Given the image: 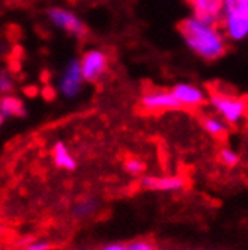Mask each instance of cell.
Listing matches in <instances>:
<instances>
[{
	"label": "cell",
	"mask_w": 248,
	"mask_h": 250,
	"mask_svg": "<svg viewBox=\"0 0 248 250\" xmlns=\"http://www.w3.org/2000/svg\"><path fill=\"white\" fill-rule=\"evenodd\" d=\"M220 27L229 42H241L248 38V11L224 8Z\"/></svg>",
	"instance_id": "5"
},
{
	"label": "cell",
	"mask_w": 248,
	"mask_h": 250,
	"mask_svg": "<svg viewBox=\"0 0 248 250\" xmlns=\"http://www.w3.org/2000/svg\"><path fill=\"white\" fill-rule=\"evenodd\" d=\"M84 83L86 80L81 73L80 59H71L62 69L56 83V89L60 97L66 100H74L81 94Z\"/></svg>",
	"instance_id": "4"
},
{
	"label": "cell",
	"mask_w": 248,
	"mask_h": 250,
	"mask_svg": "<svg viewBox=\"0 0 248 250\" xmlns=\"http://www.w3.org/2000/svg\"><path fill=\"white\" fill-rule=\"evenodd\" d=\"M48 249H50L48 241L37 240V241H30L29 244H26L21 250H48Z\"/></svg>",
	"instance_id": "19"
},
{
	"label": "cell",
	"mask_w": 248,
	"mask_h": 250,
	"mask_svg": "<svg viewBox=\"0 0 248 250\" xmlns=\"http://www.w3.org/2000/svg\"><path fill=\"white\" fill-rule=\"evenodd\" d=\"M51 157H53V163H55L56 167H59V169L74 170L77 167V162H76L74 155L71 154L69 148L63 144V142H56V144L53 145Z\"/></svg>",
	"instance_id": "12"
},
{
	"label": "cell",
	"mask_w": 248,
	"mask_h": 250,
	"mask_svg": "<svg viewBox=\"0 0 248 250\" xmlns=\"http://www.w3.org/2000/svg\"><path fill=\"white\" fill-rule=\"evenodd\" d=\"M80 66L86 83H96L107 73L109 55L101 48H89L81 55Z\"/></svg>",
	"instance_id": "6"
},
{
	"label": "cell",
	"mask_w": 248,
	"mask_h": 250,
	"mask_svg": "<svg viewBox=\"0 0 248 250\" xmlns=\"http://www.w3.org/2000/svg\"><path fill=\"white\" fill-rule=\"evenodd\" d=\"M172 92L179 103L181 109H197L203 105L209 95L206 94L205 89L200 86H196L192 83H178L172 87Z\"/></svg>",
	"instance_id": "8"
},
{
	"label": "cell",
	"mask_w": 248,
	"mask_h": 250,
	"mask_svg": "<svg viewBox=\"0 0 248 250\" xmlns=\"http://www.w3.org/2000/svg\"><path fill=\"white\" fill-rule=\"evenodd\" d=\"M208 101L215 115L221 116L229 125H238L248 116V103L239 95L218 89L209 94Z\"/></svg>",
	"instance_id": "2"
},
{
	"label": "cell",
	"mask_w": 248,
	"mask_h": 250,
	"mask_svg": "<svg viewBox=\"0 0 248 250\" xmlns=\"http://www.w3.org/2000/svg\"><path fill=\"white\" fill-rule=\"evenodd\" d=\"M27 115L26 104L21 98L17 95H2L0 98V121L5 124L14 118H24Z\"/></svg>",
	"instance_id": "11"
},
{
	"label": "cell",
	"mask_w": 248,
	"mask_h": 250,
	"mask_svg": "<svg viewBox=\"0 0 248 250\" xmlns=\"http://www.w3.org/2000/svg\"><path fill=\"white\" fill-rule=\"evenodd\" d=\"M192 15L208 24H218L224 12V0H188Z\"/></svg>",
	"instance_id": "9"
},
{
	"label": "cell",
	"mask_w": 248,
	"mask_h": 250,
	"mask_svg": "<svg viewBox=\"0 0 248 250\" xmlns=\"http://www.w3.org/2000/svg\"><path fill=\"white\" fill-rule=\"evenodd\" d=\"M200 124H202V128L212 137L215 139H221L224 137L227 133H229V128L230 125L218 115H205L202 119H200Z\"/></svg>",
	"instance_id": "13"
},
{
	"label": "cell",
	"mask_w": 248,
	"mask_h": 250,
	"mask_svg": "<svg viewBox=\"0 0 248 250\" xmlns=\"http://www.w3.org/2000/svg\"><path fill=\"white\" fill-rule=\"evenodd\" d=\"M47 20L56 29L71 35L74 38H84L87 29L84 21L77 14L63 6H51L47 9Z\"/></svg>",
	"instance_id": "3"
},
{
	"label": "cell",
	"mask_w": 248,
	"mask_h": 250,
	"mask_svg": "<svg viewBox=\"0 0 248 250\" xmlns=\"http://www.w3.org/2000/svg\"><path fill=\"white\" fill-rule=\"evenodd\" d=\"M98 208V202L92 198H86V199H80L74 207H73V216L78 220H84L92 217L96 212Z\"/></svg>",
	"instance_id": "14"
},
{
	"label": "cell",
	"mask_w": 248,
	"mask_h": 250,
	"mask_svg": "<svg viewBox=\"0 0 248 250\" xmlns=\"http://www.w3.org/2000/svg\"><path fill=\"white\" fill-rule=\"evenodd\" d=\"M141 186L146 190L174 193L185 187V180L179 175H166V176H145L141 180Z\"/></svg>",
	"instance_id": "10"
},
{
	"label": "cell",
	"mask_w": 248,
	"mask_h": 250,
	"mask_svg": "<svg viewBox=\"0 0 248 250\" xmlns=\"http://www.w3.org/2000/svg\"><path fill=\"white\" fill-rule=\"evenodd\" d=\"M178 29L185 45L200 59L214 62L226 55L229 41L218 24H208L190 15Z\"/></svg>",
	"instance_id": "1"
},
{
	"label": "cell",
	"mask_w": 248,
	"mask_h": 250,
	"mask_svg": "<svg viewBox=\"0 0 248 250\" xmlns=\"http://www.w3.org/2000/svg\"><path fill=\"white\" fill-rule=\"evenodd\" d=\"M123 169H125L127 173L133 175V176H138L143 173L145 170V163L141 162L140 158H135V157H131L128 158L125 163H123Z\"/></svg>",
	"instance_id": "16"
},
{
	"label": "cell",
	"mask_w": 248,
	"mask_h": 250,
	"mask_svg": "<svg viewBox=\"0 0 248 250\" xmlns=\"http://www.w3.org/2000/svg\"><path fill=\"white\" fill-rule=\"evenodd\" d=\"M12 91H14V80L11 74L6 73V71H2V74H0V92H2V95H9L12 94Z\"/></svg>",
	"instance_id": "17"
},
{
	"label": "cell",
	"mask_w": 248,
	"mask_h": 250,
	"mask_svg": "<svg viewBox=\"0 0 248 250\" xmlns=\"http://www.w3.org/2000/svg\"><path fill=\"white\" fill-rule=\"evenodd\" d=\"M101 250H127V244L112 243V244H105L104 247H101Z\"/></svg>",
	"instance_id": "20"
},
{
	"label": "cell",
	"mask_w": 248,
	"mask_h": 250,
	"mask_svg": "<svg viewBox=\"0 0 248 250\" xmlns=\"http://www.w3.org/2000/svg\"><path fill=\"white\" fill-rule=\"evenodd\" d=\"M127 250H158L151 241H146V240H137V241H133V243H128L127 244Z\"/></svg>",
	"instance_id": "18"
},
{
	"label": "cell",
	"mask_w": 248,
	"mask_h": 250,
	"mask_svg": "<svg viewBox=\"0 0 248 250\" xmlns=\"http://www.w3.org/2000/svg\"><path fill=\"white\" fill-rule=\"evenodd\" d=\"M140 107L148 113H163L181 109L172 89H149L140 97Z\"/></svg>",
	"instance_id": "7"
},
{
	"label": "cell",
	"mask_w": 248,
	"mask_h": 250,
	"mask_svg": "<svg viewBox=\"0 0 248 250\" xmlns=\"http://www.w3.org/2000/svg\"><path fill=\"white\" fill-rule=\"evenodd\" d=\"M220 162L227 167H235L239 163V154L232 148H223L220 151Z\"/></svg>",
	"instance_id": "15"
}]
</instances>
